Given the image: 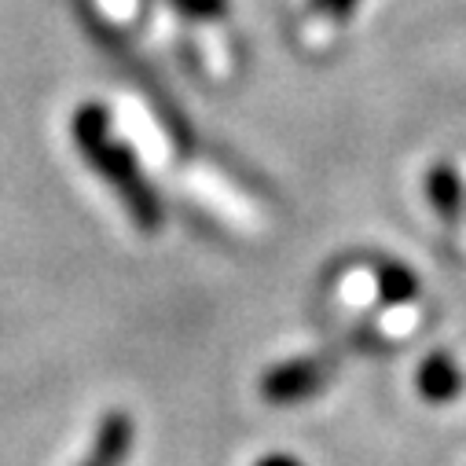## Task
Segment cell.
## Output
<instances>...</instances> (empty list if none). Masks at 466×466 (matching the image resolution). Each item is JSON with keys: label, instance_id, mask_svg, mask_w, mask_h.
Returning a JSON list of instances; mask_svg holds the SVG:
<instances>
[{"label": "cell", "instance_id": "obj_2", "mask_svg": "<svg viewBox=\"0 0 466 466\" xmlns=\"http://www.w3.org/2000/svg\"><path fill=\"white\" fill-rule=\"evenodd\" d=\"M323 386H327V368H323V360L301 357V360H287V364L265 371V379H261V397L272 400V404H294V400H305V397L319 393Z\"/></svg>", "mask_w": 466, "mask_h": 466}, {"label": "cell", "instance_id": "obj_6", "mask_svg": "<svg viewBox=\"0 0 466 466\" xmlns=\"http://www.w3.org/2000/svg\"><path fill=\"white\" fill-rule=\"evenodd\" d=\"M375 290L386 305H408L419 298V276L397 261H386L375 268Z\"/></svg>", "mask_w": 466, "mask_h": 466}, {"label": "cell", "instance_id": "obj_9", "mask_svg": "<svg viewBox=\"0 0 466 466\" xmlns=\"http://www.w3.org/2000/svg\"><path fill=\"white\" fill-rule=\"evenodd\" d=\"M258 466H301V459H294V455H265V459H258Z\"/></svg>", "mask_w": 466, "mask_h": 466}, {"label": "cell", "instance_id": "obj_7", "mask_svg": "<svg viewBox=\"0 0 466 466\" xmlns=\"http://www.w3.org/2000/svg\"><path fill=\"white\" fill-rule=\"evenodd\" d=\"M169 5L191 19H224L228 15V0H169Z\"/></svg>", "mask_w": 466, "mask_h": 466}, {"label": "cell", "instance_id": "obj_1", "mask_svg": "<svg viewBox=\"0 0 466 466\" xmlns=\"http://www.w3.org/2000/svg\"><path fill=\"white\" fill-rule=\"evenodd\" d=\"M74 144L81 151V158L114 187V195L122 198L126 213L133 217V224L147 236L162 228V202L158 191L147 184V177L140 173L137 155L129 151L126 140H114L110 133V114L103 103H81L74 122H70Z\"/></svg>", "mask_w": 466, "mask_h": 466}, {"label": "cell", "instance_id": "obj_3", "mask_svg": "<svg viewBox=\"0 0 466 466\" xmlns=\"http://www.w3.org/2000/svg\"><path fill=\"white\" fill-rule=\"evenodd\" d=\"M129 448H133V419L126 411H110L99 422L96 441L77 466H122Z\"/></svg>", "mask_w": 466, "mask_h": 466}, {"label": "cell", "instance_id": "obj_5", "mask_svg": "<svg viewBox=\"0 0 466 466\" xmlns=\"http://www.w3.org/2000/svg\"><path fill=\"white\" fill-rule=\"evenodd\" d=\"M426 198H430V206L437 209L441 220H448V224L459 220V213H462V180H459L455 166L437 162L430 169V177H426Z\"/></svg>", "mask_w": 466, "mask_h": 466}, {"label": "cell", "instance_id": "obj_8", "mask_svg": "<svg viewBox=\"0 0 466 466\" xmlns=\"http://www.w3.org/2000/svg\"><path fill=\"white\" fill-rule=\"evenodd\" d=\"M357 5H360V0H312V12L341 23V19H349V15L357 12Z\"/></svg>", "mask_w": 466, "mask_h": 466}, {"label": "cell", "instance_id": "obj_4", "mask_svg": "<svg viewBox=\"0 0 466 466\" xmlns=\"http://www.w3.org/2000/svg\"><path fill=\"white\" fill-rule=\"evenodd\" d=\"M415 382H419V393H422L430 404H448V400H455V397L462 393V371H459V364H455L448 353L426 357Z\"/></svg>", "mask_w": 466, "mask_h": 466}]
</instances>
